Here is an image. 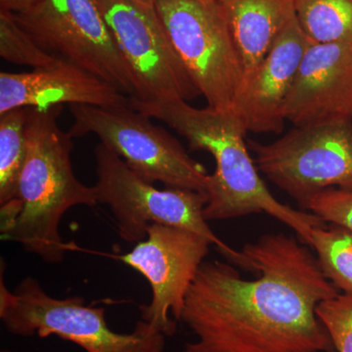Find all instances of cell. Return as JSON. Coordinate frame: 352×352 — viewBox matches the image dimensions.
I'll use <instances>...</instances> for the list:
<instances>
[{
    "label": "cell",
    "instance_id": "4",
    "mask_svg": "<svg viewBox=\"0 0 352 352\" xmlns=\"http://www.w3.org/2000/svg\"><path fill=\"white\" fill-rule=\"evenodd\" d=\"M0 318L9 332L21 337L57 336L85 352H163L166 335L141 320L129 333L109 327L105 309L85 305L80 296L57 298L38 280L25 278L13 291L0 279Z\"/></svg>",
    "mask_w": 352,
    "mask_h": 352
},
{
    "label": "cell",
    "instance_id": "9",
    "mask_svg": "<svg viewBox=\"0 0 352 352\" xmlns=\"http://www.w3.org/2000/svg\"><path fill=\"white\" fill-rule=\"evenodd\" d=\"M248 145L258 170L302 210L324 190L352 192V120L295 126L270 144Z\"/></svg>",
    "mask_w": 352,
    "mask_h": 352
},
{
    "label": "cell",
    "instance_id": "13",
    "mask_svg": "<svg viewBox=\"0 0 352 352\" xmlns=\"http://www.w3.org/2000/svg\"><path fill=\"white\" fill-rule=\"evenodd\" d=\"M309 43L298 17L294 18L263 61L243 80L233 111L245 131L254 133L283 131L285 103Z\"/></svg>",
    "mask_w": 352,
    "mask_h": 352
},
{
    "label": "cell",
    "instance_id": "5",
    "mask_svg": "<svg viewBox=\"0 0 352 352\" xmlns=\"http://www.w3.org/2000/svg\"><path fill=\"white\" fill-rule=\"evenodd\" d=\"M94 155L97 201L110 208L122 240L141 242L152 224L180 227L208 238L231 263L245 270L242 251L229 247L208 226L204 217L206 192L175 187L157 189L102 143L95 147Z\"/></svg>",
    "mask_w": 352,
    "mask_h": 352
},
{
    "label": "cell",
    "instance_id": "24",
    "mask_svg": "<svg viewBox=\"0 0 352 352\" xmlns=\"http://www.w3.org/2000/svg\"><path fill=\"white\" fill-rule=\"evenodd\" d=\"M200 1L204 2V3H210V2L217 1V0H200Z\"/></svg>",
    "mask_w": 352,
    "mask_h": 352
},
{
    "label": "cell",
    "instance_id": "17",
    "mask_svg": "<svg viewBox=\"0 0 352 352\" xmlns=\"http://www.w3.org/2000/svg\"><path fill=\"white\" fill-rule=\"evenodd\" d=\"M28 111V108L14 109L0 115V205L17 197L27 154Z\"/></svg>",
    "mask_w": 352,
    "mask_h": 352
},
{
    "label": "cell",
    "instance_id": "21",
    "mask_svg": "<svg viewBox=\"0 0 352 352\" xmlns=\"http://www.w3.org/2000/svg\"><path fill=\"white\" fill-rule=\"evenodd\" d=\"M326 223L344 227L352 232V192L329 188L307 201L303 208Z\"/></svg>",
    "mask_w": 352,
    "mask_h": 352
},
{
    "label": "cell",
    "instance_id": "11",
    "mask_svg": "<svg viewBox=\"0 0 352 352\" xmlns=\"http://www.w3.org/2000/svg\"><path fill=\"white\" fill-rule=\"evenodd\" d=\"M212 242L180 227L152 224L147 237L120 259L147 279L151 302L141 305L142 320L166 336L175 333L185 298Z\"/></svg>",
    "mask_w": 352,
    "mask_h": 352
},
{
    "label": "cell",
    "instance_id": "12",
    "mask_svg": "<svg viewBox=\"0 0 352 352\" xmlns=\"http://www.w3.org/2000/svg\"><path fill=\"white\" fill-rule=\"evenodd\" d=\"M284 115L296 127L352 120V46L310 41Z\"/></svg>",
    "mask_w": 352,
    "mask_h": 352
},
{
    "label": "cell",
    "instance_id": "3",
    "mask_svg": "<svg viewBox=\"0 0 352 352\" xmlns=\"http://www.w3.org/2000/svg\"><path fill=\"white\" fill-rule=\"evenodd\" d=\"M62 108H28L27 154L17 197L0 205L1 239L50 263L63 261L68 250L59 231L63 215L76 206L98 205L94 186L74 173L73 138L58 124Z\"/></svg>",
    "mask_w": 352,
    "mask_h": 352
},
{
    "label": "cell",
    "instance_id": "14",
    "mask_svg": "<svg viewBox=\"0 0 352 352\" xmlns=\"http://www.w3.org/2000/svg\"><path fill=\"white\" fill-rule=\"evenodd\" d=\"M131 98L110 83L59 60L27 73L0 74V115L14 109L126 105Z\"/></svg>",
    "mask_w": 352,
    "mask_h": 352
},
{
    "label": "cell",
    "instance_id": "7",
    "mask_svg": "<svg viewBox=\"0 0 352 352\" xmlns=\"http://www.w3.org/2000/svg\"><path fill=\"white\" fill-rule=\"evenodd\" d=\"M155 9L208 107L233 111L244 73L219 0H156Z\"/></svg>",
    "mask_w": 352,
    "mask_h": 352
},
{
    "label": "cell",
    "instance_id": "10",
    "mask_svg": "<svg viewBox=\"0 0 352 352\" xmlns=\"http://www.w3.org/2000/svg\"><path fill=\"white\" fill-rule=\"evenodd\" d=\"M97 2L135 78L138 96L131 102H189L201 95L173 48L156 9L131 0Z\"/></svg>",
    "mask_w": 352,
    "mask_h": 352
},
{
    "label": "cell",
    "instance_id": "20",
    "mask_svg": "<svg viewBox=\"0 0 352 352\" xmlns=\"http://www.w3.org/2000/svg\"><path fill=\"white\" fill-rule=\"evenodd\" d=\"M316 315L337 352H352V295L342 294L317 305Z\"/></svg>",
    "mask_w": 352,
    "mask_h": 352
},
{
    "label": "cell",
    "instance_id": "1",
    "mask_svg": "<svg viewBox=\"0 0 352 352\" xmlns=\"http://www.w3.org/2000/svg\"><path fill=\"white\" fill-rule=\"evenodd\" d=\"M258 278L223 261H204L180 321L196 336L183 352H337L316 315L339 291L307 245L266 234L242 249Z\"/></svg>",
    "mask_w": 352,
    "mask_h": 352
},
{
    "label": "cell",
    "instance_id": "15",
    "mask_svg": "<svg viewBox=\"0 0 352 352\" xmlns=\"http://www.w3.org/2000/svg\"><path fill=\"white\" fill-rule=\"evenodd\" d=\"M242 62L245 80L296 17V0H219Z\"/></svg>",
    "mask_w": 352,
    "mask_h": 352
},
{
    "label": "cell",
    "instance_id": "25",
    "mask_svg": "<svg viewBox=\"0 0 352 352\" xmlns=\"http://www.w3.org/2000/svg\"><path fill=\"white\" fill-rule=\"evenodd\" d=\"M2 352H10V351H2Z\"/></svg>",
    "mask_w": 352,
    "mask_h": 352
},
{
    "label": "cell",
    "instance_id": "22",
    "mask_svg": "<svg viewBox=\"0 0 352 352\" xmlns=\"http://www.w3.org/2000/svg\"><path fill=\"white\" fill-rule=\"evenodd\" d=\"M41 0H0V11L21 13L29 10Z\"/></svg>",
    "mask_w": 352,
    "mask_h": 352
},
{
    "label": "cell",
    "instance_id": "18",
    "mask_svg": "<svg viewBox=\"0 0 352 352\" xmlns=\"http://www.w3.org/2000/svg\"><path fill=\"white\" fill-rule=\"evenodd\" d=\"M322 272L344 294L352 295V232L344 227L331 224L317 226L311 234Z\"/></svg>",
    "mask_w": 352,
    "mask_h": 352
},
{
    "label": "cell",
    "instance_id": "8",
    "mask_svg": "<svg viewBox=\"0 0 352 352\" xmlns=\"http://www.w3.org/2000/svg\"><path fill=\"white\" fill-rule=\"evenodd\" d=\"M14 17L52 56L110 83L131 99L138 96L135 78L97 0H41Z\"/></svg>",
    "mask_w": 352,
    "mask_h": 352
},
{
    "label": "cell",
    "instance_id": "2",
    "mask_svg": "<svg viewBox=\"0 0 352 352\" xmlns=\"http://www.w3.org/2000/svg\"><path fill=\"white\" fill-rule=\"evenodd\" d=\"M131 106L148 117L168 124L186 139L192 150L207 151L215 168L207 180L206 220L237 219L266 214L293 229L303 244L311 245L314 228L326 222L305 210L280 203L266 187L245 141L244 124L234 111L198 109L179 100Z\"/></svg>",
    "mask_w": 352,
    "mask_h": 352
},
{
    "label": "cell",
    "instance_id": "19",
    "mask_svg": "<svg viewBox=\"0 0 352 352\" xmlns=\"http://www.w3.org/2000/svg\"><path fill=\"white\" fill-rule=\"evenodd\" d=\"M0 56L10 63L45 68L59 59L44 51L23 29L14 14L0 11Z\"/></svg>",
    "mask_w": 352,
    "mask_h": 352
},
{
    "label": "cell",
    "instance_id": "6",
    "mask_svg": "<svg viewBox=\"0 0 352 352\" xmlns=\"http://www.w3.org/2000/svg\"><path fill=\"white\" fill-rule=\"evenodd\" d=\"M131 102V101H129ZM72 138L95 134L100 143L126 162L148 182L166 187L206 192L208 173L192 159L182 143L151 118L126 105L98 107L69 106Z\"/></svg>",
    "mask_w": 352,
    "mask_h": 352
},
{
    "label": "cell",
    "instance_id": "23",
    "mask_svg": "<svg viewBox=\"0 0 352 352\" xmlns=\"http://www.w3.org/2000/svg\"><path fill=\"white\" fill-rule=\"evenodd\" d=\"M131 1L149 8H155V4H156V0H131Z\"/></svg>",
    "mask_w": 352,
    "mask_h": 352
},
{
    "label": "cell",
    "instance_id": "16",
    "mask_svg": "<svg viewBox=\"0 0 352 352\" xmlns=\"http://www.w3.org/2000/svg\"><path fill=\"white\" fill-rule=\"evenodd\" d=\"M296 9L312 43L352 46V0H296Z\"/></svg>",
    "mask_w": 352,
    "mask_h": 352
}]
</instances>
